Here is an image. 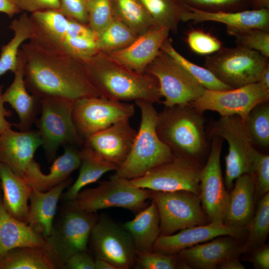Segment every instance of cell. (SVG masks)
I'll list each match as a JSON object with an SVG mask.
<instances>
[{
    "instance_id": "6da1fadb",
    "label": "cell",
    "mask_w": 269,
    "mask_h": 269,
    "mask_svg": "<svg viewBox=\"0 0 269 269\" xmlns=\"http://www.w3.org/2000/svg\"><path fill=\"white\" fill-rule=\"evenodd\" d=\"M28 91L38 99L59 97L75 101L101 97L91 83L84 61L45 50L31 41L21 47Z\"/></svg>"
},
{
    "instance_id": "7a4b0ae2",
    "label": "cell",
    "mask_w": 269,
    "mask_h": 269,
    "mask_svg": "<svg viewBox=\"0 0 269 269\" xmlns=\"http://www.w3.org/2000/svg\"><path fill=\"white\" fill-rule=\"evenodd\" d=\"M84 62L89 80L101 97L122 102H162L159 84L154 76L132 70L99 51Z\"/></svg>"
},
{
    "instance_id": "3957f363",
    "label": "cell",
    "mask_w": 269,
    "mask_h": 269,
    "mask_svg": "<svg viewBox=\"0 0 269 269\" xmlns=\"http://www.w3.org/2000/svg\"><path fill=\"white\" fill-rule=\"evenodd\" d=\"M203 113L190 103L165 107L158 113L157 135L175 156L199 162L208 147Z\"/></svg>"
},
{
    "instance_id": "277c9868",
    "label": "cell",
    "mask_w": 269,
    "mask_h": 269,
    "mask_svg": "<svg viewBox=\"0 0 269 269\" xmlns=\"http://www.w3.org/2000/svg\"><path fill=\"white\" fill-rule=\"evenodd\" d=\"M135 102L141 114L139 128L127 158L111 178L131 180L139 177L175 157L157 135L158 112L154 104L143 100Z\"/></svg>"
},
{
    "instance_id": "5b68a950",
    "label": "cell",
    "mask_w": 269,
    "mask_h": 269,
    "mask_svg": "<svg viewBox=\"0 0 269 269\" xmlns=\"http://www.w3.org/2000/svg\"><path fill=\"white\" fill-rule=\"evenodd\" d=\"M39 100L41 114L35 122L48 162L55 159L61 146L71 145L81 148L84 140L73 119L74 101L59 97H45Z\"/></svg>"
},
{
    "instance_id": "8992f818",
    "label": "cell",
    "mask_w": 269,
    "mask_h": 269,
    "mask_svg": "<svg viewBox=\"0 0 269 269\" xmlns=\"http://www.w3.org/2000/svg\"><path fill=\"white\" fill-rule=\"evenodd\" d=\"M226 140L229 150L225 157V185L228 189L233 182L244 174H252L255 158L259 152L241 118L237 115L221 117L211 122L207 134Z\"/></svg>"
},
{
    "instance_id": "52a82bcc",
    "label": "cell",
    "mask_w": 269,
    "mask_h": 269,
    "mask_svg": "<svg viewBox=\"0 0 269 269\" xmlns=\"http://www.w3.org/2000/svg\"><path fill=\"white\" fill-rule=\"evenodd\" d=\"M205 65L222 83L237 88L259 82L269 62L259 52L237 45L208 56Z\"/></svg>"
},
{
    "instance_id": "ba28073f",
    "label": "cell",
    "mask_w": 269,
    "mask_h": 269,
    "mask_svg": "<svg viewBox=\"0 0 269 269\" xmlns=\"http://www.w3.org/2000/svg\"><path fill=\"white\" fill-rule=\"evenodd\" d=\"M151 197V190L136 187L130 180L110 177L96 187L81 190L73 200L67 202L87 213L112 207L138 212Z\"/></svg>"
},
{
    "instance_id": "9c48e42d",
    "label": "cell",
    "mask_w": 269,
    "mask_h": 269,
    "mask_svg": "<svg viewBox=\"0 0 269 269\" xmlns=\"http://www.w3.org/2000/svg\"><path fill=\"white\" fill-rule=\"evenodd\" d=\"M57 223L46 240L60 268L74 254L86 251L91 230L99 216L87 213L68 202Z\"/></svg>"
},
{
    "instance_id": "30bf717a",
    "label": "cell",
    "mask_w": 269,
    "mask_h": 269,
    "mask_svg": "<svg viewBox=\"0 0 269 269\" xmlns=\"http://www.w3.org/2000/svg\"><path fill=\"white\" fill-rule=\"evenodd\" d=\"M145 72L157 79L165 107L188 104L200 96L205 89L174 59L160 49Z\"/></svg>"
},
{
    "instance_id": "8fae6325",
    "label": "cell",
    "mask_w": 269,
    "mask_h": 269,
    "mask_svg": "<svg viewBox=\"0 0 269 269\" xmlns=\"http://www.w3.org/2000/svg\"><path fill=\"white\" fill-rule=\"evenodd\" d=\"M160 219V235L207 224L208 219L199 196L186 190L172 192L151 191Z\"/></svg>"
},
{
    "instance_id": "7c38bea8",
    "label": "cell",
    "mask_w": 269,
    "mask_h": 269,
    "mask_svg": "<svg viewBox=\"0 0 269 269\" xmlns=\"http://www.w3.org/2000/svg\"><path fill=\"white\" fill-rule=\"evenodd\" d=\"M202 167L199 162L194 159L175 156L172 161L130 181L136 187L151 191L186 190L199 196Z\"/></svg>"
},
{
    "instance_id": "4fadbf2b",
    "label": "cell",
    "mask_w": 269,
    "mask_h": 269,
    "mask_svg": "<svg viewBox=\"0 0 269 269\" xmlns=\"http://www.w3.org/2000/svg\"><path fill=\"white\" fill-rule=\"evenodd\" d=\"M134 113L133 104L102 97H91L74 101L73 119L84 141L118 122L129 120Z\"/></svg>"
},
{
    "instance_id": "5bb4252c",
    "label": "cell",
    "mask_w": 269,
    "mask_h": 269,
    "mask_svg": "<svg viewBox=\"0 0 269 269\" xmlns=\"http://www.w3.org/2000/svg\"><path fill=\"white\" fill-rule=\"evenodd\" d=\"M269 100V91L258 82L226 90L205 89L200 96L189 103L201 113L213 111L221 117L237 115L244 122L256 106Z\"/></svg>"
},
{
    "instance_id": "9a60e30c",
    "label": "cell",
    "mask_w": 269,
    "mask_h": 269,
    "mask_svg": "<svg viewBox=\"0 0 269 269\" xmlns=\"http://www.w3.org/2000/svg\"><path fill=\"white\" fill-rule=\"evenodd\" d=\"M89 240L96 259L108 262L116 269H128L134 265L136 253L130 235L109 218L99 217Z\"/></svg>"
},
{
    "instance_id": "2e32d148",
    "label": "cell",
    "mask_w": 269,
    "mask_h": 269,
    "mask_svg": "<svg viewBox=\"0 0 269 269\" xmlns=\"http://www.w3.org/2000/svg\"><path fill=\"white\" fill-rule=\"evenodd\" d=\"M211 138L210 153L201 171L199 196L208 221L223 222L229 200L220 163L223 139L216 135Z\"/></svg>"
},
{
    "instance_id": "e0dca14e",
    "label": "cell",
    "mask_w": 269,
    "mask_h": 269,
    "mask_svg": "<svg viewBox=\"0 0 269 269\" xmlns=\"http://www.w3.org/2000/svg\"><path fill=\"white\" fill-rule=\"evenodd\" d=\"M247 235L246 228L228 226L222 221H214L185 228L175 234L160 235L152 251L168 254H178L195 245L221 236H230L241 240Z\"/></svg>"
},
{
    "instance_id": "ac0fdd59",
    "label": "cell",
    "mask_w": 269,
    "mask_h": 269,
    "mask_svg": "<svg viewBox=\"0 0 269 269\" xmlns=\"http://www.w3.org/2000/svg\"><path fill=\"white\" fill-rule=\"evenodd\" d=\"M42 143L37 130L15 131L9 129L0 134V162L23 178L36 162L34 154Z\"/></svg>"
},
{
    "instance_id": "d6986e66",
    "label": "cell",
    "mask_w": 269,
    "mask_h": 269,
    "mask_svg": "<svg viewBox=\"0 0 269 269\" xmlns=\"http://www.w3.org/2000/svg\"><path fill=\"white\" fill-rule=\"evenodd\" d=\"M245 253L244 244L240 240L221 236L183 250L178 255L189 269H214L225 261L239 258Z\"/></svg>"
},
{
    "instance_id": "ffe728a7",
    "label": "cell",
    "mask_w": 269,
    "mask_h": 269,
    "mask_svg": "<svg viewBox=\"0 0 269 269\" xmlns=\"http://www.w3.org/2000/svg\"><path fill=\"white\" fill-rule=\"evenodd\" d=\"M136 134L129 120H125L92 135L83 144L119 167L129 154Z\"/></svg>"
},
{
    "instance_id": "44dd1931",
    "label": "cell",
    "mask_w": 269,
    "mask_h": 269,
    "mask_svg": "<svg viewBox=\"0 0 269 269\" xmlns=\"http://www.w3.org/2000/svg\"><path fill=\"white\" fill-rule=\"evenodd\" d=\"M29 18L32 29L30 41L45 50L65 54L70 19L56 10L36 11L31 13Z\"/></svg>"
},
{
    "instance_id": "7402d4cb",
    "label": "cell",
    "mask_w": 269,
    "mask_h": 269,
    "mask_svg": "<svg viewBox=\"0 0 269 269\" xmlns=\"http://www.w3.org/2000/svg\"><path fill=\"white\" fill-rule=\"evenodd\" d=\"M170 30L154 26L139 35L128 46L107 54L118 63L140 73H144L147 66L159 53Z\"/></svg>"
},
{
    "instance_id": "603a6c76",
    "label": "cell",
    "mask_w": 269,
    "mask_h": 269,
    "mask_svg": "<svg viewBox=\"0 0 269 269\" xmlns=\"http://www.w3.org/2000/svg\"><path fill=\"white\" fill-rule=\"evenodd\" d=\"M24 65V57L20 48L13 81L3 94L5 103H8L18 115L19 122L14 126L20 131L30 130L36 119L40 105L39 99L30 95L26 87Z\"/></svg>"
},
{
    "instance_id": "cb8c5ba5",
    "label": "cell",
    "mask_w": 269,
    "mask_h": 269,
    "mask_svg": "<svg viewBox=\"0 0 269 269\" xmlns=\"http://www.w3.org/2000/svg\"><path fill=\"white\" fill-rule=\"evenodd\" d=\"M186 6L188 10L182 15L181 21L192 20L195 23L204 21L218 22L226 25L227 31L249 28L269 31V8L212 12Z\"/></svg>"
},
{
    "instance_id": "d4e9b609",
    "label": "cell",
    "mask_w": 269,
    "mask_h": 269,
    "mask_svg": "<svg viewBox=\"0 0 269 269\" xmlns=\"http://www.w3.org/2000/svg\"><path fill=\"white\" fill-rule=\"evenodd\" d=\"M71 181L68 178L45 191L32 189L25 222L45 238L51 233L58 201Z\"/></svg>"
},
{
    "instance_id": "484cf974",
    "label": "cell",
    "mask_w": 269,
    "mask_h": 269,
    "mask_svg": "<svg viewBox=\"0 0 269 269\" xmlns=\"http://www.w3.org/2000/svg\"><path fill=\"white\" fill-rule=\"evenodd\" d=\"M23 247H38L51 252L45 238L6 211L0 193V256L11 249Z\"/></svg>"
},
{
    "instance_id": "4316f807",
    "label": "cell",
    "mask_w": 269,
    "mask_h": 269,
    "mask_svg": "<svg viewBox=\"0 0 269 269\" xmlns=\"http://www.w3.org/2000/svg\"><path fill=\"white\" fill-rule=\"evenodd\" d=\"M229 193V203L223 222L227 225L246 228L254 215L255 186L253 176L244 174L236 180Z\"/></svg>"
},
{
    "instance_id": "83f0119b",
    "label": "cell",
    "mask_w": 269,
    "mask_h": 269,
    "mask_svg": "<svg viewBox=\"0 0 269 269\" xmlns=\"http://www.w3.org/2000/svg\"><path fill=\"white\" fill-rule=\"evenodd\" d=\"M0 183L4 208L15 218L25 222L29 207L28 201L32 188L23 178L0 162Z\"/></svg>"
},
{
    "instance_id": "f1b7e54d",
    "label": "cell",
    "mask_w": 269,
    "mask_h": 269,
    "mask_svg": "<svg viewBox=\"0 0 269 269\" xmlns=\"http://www.w3.org/2000/svg\"><path fill=\"white\" fill-rule=\"evenodd\" d=\"M124 227L130 235L136 254L152 251L160 235V219L156 205L153 200Z\"/></svg>"
},
{
    "instance_id": "f546056e",
    "label": "cell",
    "mask_w": 269,
    "mask_h": 269,
    "mask_svg": "<svg viewBox=\"0 0 269 269\" xmlns=\"http://www.w3.org/2000/svg\"><path fill=\"white\" fill-rule=\"evenodd\" d=\"M80 148L67 145L64 146V153L53 161L50 171L44 174L37 170L27 181L32 188L45 191L66 180L81 164Z\"/></svg>"
},
{
    "instance_id": "4dcf8cb0",
    "label": "cell",
    "mask_w": 269,
    "mask_h": 269,
    "mask_svg": "<svg viewBox=\"0 0 269 269\" xmlns=\"http://www.w3.org/2000/svg\"><path fill=\"white\" fill-rule=\"evenodd\" d=\"M80 151L81 167L79 175L75 182L61 196L67 202L73 200L84 187L96 182L105 173L115 171L118 168L84 144Z\"/></svg>"
},
{
    "instance_id": "1f68e13d",
    "label": "cell",
    "mask_w": 269,
    "mask_h": 269,
    "mask_svg": "<svg viewBox=\"0 0 269 269\" xmlns=\"http://www.w3.org/2000/svg\"><path fill=\"white\" fill-rule=\"evenodd\" d=\"M59 267L51 252L38 247L16 248L0 256V269H56Z\"/></svg>"
},
{
    "instance_id": "d6a6232c",
    "label": "cell",
    "mask_w": 269,
    "mask_h": 269,
    "mask_svg": "<svg viewBox=\"0 0 269 269\" xmlns=\"http://www.w3.org/2000/svg\"><path fill=\"white\" fill-rule=\"evenodd\" d=\"M13 36L2 46L0 54V76L8 71L14 72L17 64L19 49L23 42L30 39L32 34L29 16L23 13L14 19L9 25Z\"/></svg>"
},
{
    "instance_id": "836d02e7",
    "label": "cell",
    "mask_w": 269,
    "mask_h": 269,
    "mask_svg": "<svg viewBox=\"0 0 269 269\" xmlns=\"http://www.w3.org/2000/svg\"><path fill=\"white\" fill-rule=\"evenodd\" d=\"M115 18L138 35L155 26L154 22L140 0H111Z\"/></svg>"
},
{
    "instance_id": "e575fe53",
    "label": "cell",
    "mask_w": 269,
    "mask_h": 269,
    "mask_svg": "<svg viewBox=\"0 0 269 269\" xmlns=\"http://www.w3.org/2000/svg\"><path fill=\"white\" fill-rule=\"evenodd\" d=\"M155 26L177 33L182 15L188 10L181 0H140Z\"/></svg>"
},
{
    "instance_id": "d590c367",
    "label": "cell",
    "mask_w": 269,
    "mask_h": 269,
    "mask_svg": "<svg viewBox=\"0 0 269 269\" xmlns=\"http://www.w3.org/2000/svg\"><path fill=\"white\" fill-rule=\"evenodd\" d=\"M70 24L65 54L85 61L98 52L96 34L88 25L74 20L71 19Z\"/></svg>"
},
{
    "instance_id": "8d00e7d4",
    "label": "cell",
    "mask_w": 269,
    "mask_h": 269,
    "mask_svg": "<svg viewBox=\"0 0 269 269\" xmlns=\"http://www.w3.org/2000/svg\"><path fill=\"white\" fill-rule=\"evenodd\" d=\"M96 36L98 51L108 54L128 46L139 35L114 17L104 29L96 34Z\"/></svg>"
},
{
    "instance_id": "74e56055",
    "label": "cell",
    "mask_w": 269,
    "mask_h": 269,
    "mask_svg": "<svg viewBox=\"0 0 269 269\" xmlns=\"http://www.w3.org/2000/svg\"><path fill=\"white\" fill-rule=\"evenodd\" d=\"M160 49L164 51L178 63L205 89L211 91H223L234 89L220 81L209 69L190 61L173 47L168 37L163 43Z\"/></svg>"
},
{
    "instance_id": "f35d334b",
    "label": "cell",
    "mask_w": 269,
    "mask_h": 269,
    "mask_svg": "<svg viewBox=\"0 0 269 269\" xmlns=\"http://www.w3.org/2000/svg\"><path fill=\"white\" fill-rule=\"evenodd\" d=\"M246 229V253L265 244L269 233V192L258 201L256 213Z\"/></svg>"
},
{
    "instance_id": "ab89813d",
    "label": "cell",
    "mask_w": 269,
    "mask_h": 269,
    "mask_svg": "<svg viewBox=\"0 0 269 269\" xmlns=\"http://www.w3.org/2000/svg\"><path fill=\"white\" fill-rule=\"evenodd\" d=\"M245 127L255 145L262 149L269 146V101L256 106L244 122Z\"/></svg>"
},
{
    "instance_id": "60d3db41",
    "label": "cell",
    "mask_w": 269,
    "mask_h": 269,
    "mask_svg": "<svg viewBox=\"0 0 269 269\" xmlns=\"http://www.w3.org/2000/svg\"><path fill=\"white\" fill-rule=\"evenodd\" d=\"M138 269H189L178 254H168L151 251L136 254L135 263Z\"/></svg>"
},
{
    "instance_id": "b9f144b4",
    "label": "cell",
    "mask_w": 269,
    "mask_h": 269,
    "mask_svg": "<svg viewBox=\"0 0 269 269\" xmlns=\"http://www.w3.org/2000/svg\"><path fill=\"white\" fill-rule=\"evenodd\" d=\"M235 38L238 46L259 52L269 58V31L260 28H249L227 31Z\"/></svg>"
},
{
    "instance_id": "7bdbcfd3",
    "label": "cell",
    "mask_w": 269,
    "mask_h": 269,
    "mask_svg": "<svg viewBox=\"0 0 269 269\" xmlns=\"http://www.w3.org/2000/svg\"><path fill=\"white\" fill-rule=\"evenodd\" d=\"M187 6L207 12H234L250 9L251 0H181Z\"/></svg>"
},
{
    "instance_id": "ee69618b",
    "label": "cell",
    "mask_w": 269,
    "mask_h": 269,
    "mask_svg": "<svg viewBox=\"0 0 269 269\" xmlns=\"http://www.w3.org/2000/svg\"><path fill=\"white\" fill-rule=\"evenodd\" d=\"M88 25L96 33L104 29L114 18L111 0H89Z\"/></svg>"
},
{
    "instance_id": "f6af8a7d",
    "label": "cell",
    "mask_w": 269,
    "mask_h": 269,
    "mask_svg": "<svg viewBox=\"0 0 269 269\" xmlns=\"http://www.w3.org/2000/svg\"><path fill=\"white\" fill-rule=\"evenodd\" d=\"M190 49L199 55H211L223 46L221 41L212 34L200 29L189 31L186 37Z\"/></svg>"
},
{
    "instance_id": "bcb514c9",
    "label": "cell",
    "mask_w": 269,
    "mask_h": 269,
    "mask_svg": "<svg viewBox=\"0 0 269 269\" xmlns=\"http://www.w3.org/2000/svg\"><path fill=\"white\" fill-rule=\"evenodd\" d=\"M253 177L255 199L258 201L269 192V155L259 151L254 161Z\"/></svg>"
},
{
    "instance_id": "7dc6e473",
    "label": "cell",
    "mask_w": 269,
    "mask_h": 269,
    "mask_svg": "<svg viewBox=\"0 0 269 269\" xmlns=\"http://www.w3.org/2000/svg\"><path fill=\"white\" fill-rule=\"evenodd\" d=\"M59 11L68 18L82 24H88L87 5L89 0H59Z\"/></svg>"
},
{
    "instance_id": "c3c4849f",
    "label": "cell",
    "mask_w": 269,
    "mask_h": 269,
    "mask_svg": "<svg viewBox=\"0 0 269 269\" xmlns=\"http://www.w3.org/2000/svg\"><path fill=\"white\" fill-rule=\"evenodd\" d=\"M20 10L33 13L45 10H60L59 0H15Z\"/></svg>"
},
{
    "instance_id": "681fc988",
    "label": "cell",
    "mask_w": 269,
    "mask_h": 269,
    "mask_svg": "<svg viewBox=\"0 0 269 269\" xmlns=\"http://www.w3.org/2000/svg\"><path fill=\"white\" fill-rule=\"evenodd\" d=\"M65 269H95V260L86 251L77 252L65 263Z\"/></svg>"
},
{
    "instance_id": "f907efd6",
    "label": "cell",
    "mask_w": 269,
    "mask_h": 269,
    "mask_svg": "<svg viewBox=\"0 0 269 269\" xmlns=\"http://www.w3.org/2000/svg\"><path fill=\"white\" fill-rule=\"evenodd\" d=\"M252 255L249 260L253 264L255 268L259 269H269V244L250 251Z\"/></svg>"
},
{
    "instance_id": "816d5d0a",
    "label": "cell",
    "mask_w": 269,
    "mask_h": 269,
    "mask_svg": "<svg viewBox=\"0 0 269 269\" xmlns=\"http://www.w3.org/2000/svg\"><path fill=\"white\" fill-rule=\"evenodd\" d=\"M3 90V86L0 85V134L11 129L12 126H14V124L10 123L6 120V118L12 115V113L4 107Z\"/></svg>"
},
{
    "instance_id": "f5cc1de1",
    "label": "cell",
    "mask_w": 269,
    "mask_h": 269,
    "mask_svg": "<svg viewBox=\"0 0 269 269\" xmlns=\"http://www.w3.org/2000/svg\"><path fill=\"white\" fill-rule=\"evenodd\" d=\"M20 11L15 0H0V12L12 17Z\"/></svg>"
},
{
    "instance_id": "db71d44e",
    "label": "cell",
    "mask_w": 269,
    "mask_h": 269,
    "mask_svg": "<svg viewBox=\"0 0 269 269\" xmlns=\"http://www.w3.org/2000/svg\"><path fill=\"white\" fill-rule=\"evenodd\" d=\"M220 269H245L244 266L240 262L239 258H235L225 261L218 266Z\"/></svg>"
},
{
    "instance_id": "11a10c76",
    "label": "cell",
    "mask_w": 269,
    "mask_h": 269,
    "mask_svg": "<svg viewBox=\"0 0 269 269\" xmlns=\"http://www.w3.org/2000/svg\"><path fill=\"white\" fill-rule=\"evenodd\" d=\"M95 269H116L111 263L102 259H95Z\"/></svg>"
},
{
    "instance_id": "9f6ffc18",
    "label": "cell",
    "mask_w": 269,
    "mask_h": 269,
    "mask_svg": "<svg viewBox=\"0 0 269 269\" xmlns=\"http://www.w3.org/2000/svg\"><path fill=\"white\" fill-rule=\"evenodd\" d=\"M252 9H269V0H251Z\"/></svg>"
},
{
    "instance_id": "6f0895ef",
    "label": "cell",
    "mask_w": 269,
    "mask_h": 269,
    "mask_svg": "<svg viewBox=\"0 0 269 269\" xmlns=\"http://www.w3.org/2000/svg\"><path fill=\"white\" fill-rule=\"evenodd\" d=\"M259 82L269 91V66L265 69L262 73Z\"/></svg>"
},
{
    "instance_id": "680465c9",
    "label": "cell",
    "mask_w": 269,
    "mask_h": 269,
    "mask_svg": "<svg viewBox=\"0 0 269 269\" xmlns=\"http://www.w3.org/2000/svg\"></svg>"
}]
</instances>
